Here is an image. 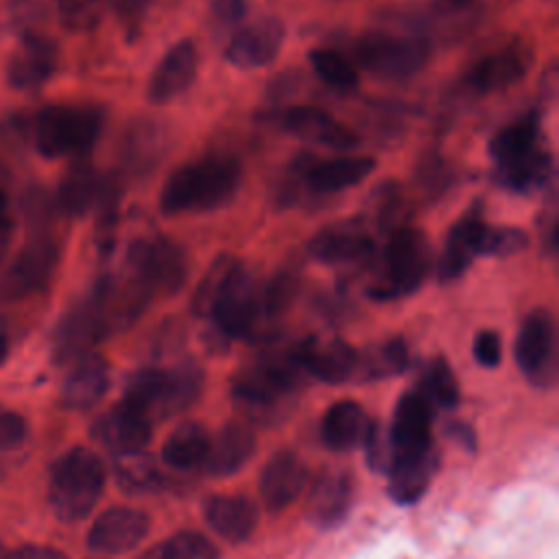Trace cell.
I'll use <instances>...</instances> for the list:
<instances>
[{
    "mask_svg": "<svg viewBox=\"0 0 559 559\" xmlns=\"http://www.w3.org/2000/svg\"><path fill=\"white\" fill-rule=\"evenodd\" d=\"M103 114L85 105H50L44 107L33 122V142L39 155L83 157L98 140Z\"/></svg>",
    "mask_w": 559,
    "mask_h": 559,
    "instance_id": "4",
    "label": "cell"
},
{
    "mask_svg": "<svg viewBox=\"0 0 559 559\" xmlns=\"http://www.w3.org/2000/svg\"><path fill=\"white\" fill-rule=\"evenodd\" d=\"M297 293V280L290 273H277L264 288H260V306L262 317L273 319L280 317Z\"/></svg>",
    "mask_w": 559,
    "mask_h": 559,
    "instance_id": "44",
    "label": "cell"
},
{
    "mask_svg": "<svg viewBox=\"0 0 559 559\" xmlns=\"http://www.w3.org/2000/svg\"><path fill=\"white\" fill-rule=\"evenodd\" d=\"M552 177V157L546 151H533L526 157L498 166V181L515 192H531L548 183Z\"/></svg>",
    "mask_w": 559,
    "mask_h": 559,
    "instance_id": "36",
    "label": "cell"
},
{
    "mask_svg": "<svg viewBox=\"0 0 559 559\" xmlns=\"http://www.w3.org/2000/svg\"><path fill=\"white\" fill-rule=\"evenodd\" d=\"M354 55L367 72L380 79H408L426 66L430 44L417 35L367 31L356 39Z\"/></svg>",
    "mask_w": 559,
    "mask_h": 559,
    "instance_id": "6",
    "label": "cell"
},
{
    "mask_svg": "<svg viewBox=\"0 0 559 559\" xmlns=\"http://www.w3.org/2000/svg\"><path fill=\"white\" fill-rule=\"evenodd\" d=\"M203 373L197 365L186 362L173 369H140L127 382L122 404L138 411L148 421L183 413L201 393Z\"/></svg>",
    "mask_w": 559,
    "mask_h": 559,
    "instance_id": "2",
    "label": "cell"
},
{
    "mask_svg": "<svg viewBox=\"0 0 559 559\" xmlns=\"http://www.w3.org/2000/svg\"><path fill=\"white\" fill-rule=\"evenodd\" d=\"M240 266H242V262L231 253H218L212 260V264L199 280V284L192 293V299H190V308L197 317H201V319L212 317V310H214L223 288L227 286V282L234 277V273Z\"/></svg>",
    "mask_w": 559,
    "mask_h": 559,
    "instance_id": "35",
    "label": "cell"
},
{
    "mask_svg": "<svg viewBox=\"0 0 559 559\" xmlns=\"http://www.w3.org/2000/svg\"><path fill=\"white\" fill-rule=\"evenodd\" d=\"M282 124L297 140L332 151H349L360 142V138L349 127L314 105H295L286 109Z\"/></svg>",
    "mask_w": 559,
    "mask_h": 559,
    "instance_id": "16",
    "label": "cell"
},
{
    "mask_svg": "<svg viewBox=\"0 0 559 559\" xmlns=\"http://www.w3.org/2000/svg\"><path fill=\"white\" fill-rule=\"evenodd\" d=\"M472 0H432L435 9L441 11V13H454V11H461L469 4Z\"/></svg>",
    "mask_w": 559,
    "mask_h": 559,
    "instance_id": "52",
    "label": "cell"
},
{
    "mask_svg": "<svg viewBox=\"0 0 559 559\" xmlns=\"http://www.w3.org/2000/svg\"><path fill=\"white\" fill-rule=\"evenodd\" d=\"M107 7V0H57L59 20L70 33L94 31Z\"/></svg>",
    "mask_w": 559,
    "mask_h": 559,
    "instance_id": "41",
    "label": "cell"
},
{
    "mask_svg": "<svg viewBox=\"0 0 559 559\" xmlns=\"http://www.w3.org/2000/svg\"><path fill=\"white\" fill-rule=\"evenodd\" d=\"M105 465L87 448H72L50 469L48 502L61 522L83 520L100 500Z\"/></svg>",
    "mask_w": 559,
    "mask_h": 559,
    "instance_id": "3",
    "label": "cell"
},
{
    "mask_svg": "<svg viewBox=\"0 0 559 559\" xmlns=\"http://www.w3.org/2000/svg\"><path fill=\"white\" fill-rule=\"evenodd\" d=\"M28 437V424L26 419L0 404V452H11L24 445Z\"/></svg>",
    "mask_w": 559,
    "mask_h": 559,
    "instance_id": "45",
    "label": "cell"
},
{
    "mask_svg": "<svg viewBox=\"0 0 559 559\" xmlns=\"http://www.w3.org/2000/svg\"><path fill=\"white\" fill-rule=\"evenodd\" d=\"M164 559H218L214 544L194 531H181L159 544Z\"/></svg>",
    "mask_w": 559,
    "mask_h": 559,
    "instance_id": "42",
    "label": "cell"
},
{
    "mask_svg": "<svg viewBox=\"0 0 559 559\" xmlns=\"http://www.w3.org/2000/svg\"><path fill=\"white\" fill-rule=\"evenodd\" d=\"M92 437L114 454L138 452L151 441V421L120 402L94 421Z\"/></svg>",
    "mask_w": 559,
    "mask_h": 559,
    "instance_id": "22",
    "label": "cell"
},
{
    "mask_svg": "<svg viewBox=\"0 0 559 559\" xmlns=\"http://www.w3.org/2000/svg\"><path fill=\"white\" fill-rule=\"evenodd\" d=\"M354 485L345 472H323L319 474L306 498V515L317 526H332L341 522L352 504Z\"/></svg>",
    "mask_w": 559,
    "mask_h": 559,
    "instance_id": "25",
    "label": "cell"
},
{
    "mask_svg": "<svg viewBox=\"0 0 559 559\" xmlns=\"http://www.w3.org/2000/svg\"><path fill=\"white\" fill-rule=\"evenodd\" d=\"M114 474H116L118 487L129 493H146L155 489L159 483L157 463L142 450L116 454Z\"/></svg>",
    "mask_w": 559,
    "mask_h": 559,
    "instance_id": "37",
    "label": "cell"
},
{
    "mask_svg": "<svg viewBox=\"0 0 559 559\" xmlns=\"http://www.w3.org/2000/svg\"><path fill=\"white\" fill-rule=\"evenodd\" d=\"M7 559H66L59 550L48 546H22L15 552H9Z\"/></svg>",
    "mask_w": 559,
    "mask_h": 559,
    "instance_id": "49",
    "label": "cell"
},
{
    "mask_svg": "<svg viewBox=\"0 0 559 559\" xmlns=\"http://www.w3.org/2000/svg\"><path fill=\"white\" fill-rule=\"evenodd\" d=\"M210 319H214L218 330L231 338L249 336L255 330L258 321L262 319L260 288L249 277L245 266H240L227 282Z\"/></svg>",
    "mask_w": 559,
    "mask_h": 559,
    "instance_id": "11",
    "label": "cell"
},
{
    "mask_svg": "<svg viewBox=\"0 0 559 559\" xmlns=\"http://www.w3.org/2000/svg\"><path fill=\"white\" fill-rule=\"evenodd\" d=\"M295 356L304 371L328 384H341L358 369V352L336 336H310L295 345Z\"/></svg>",
    "mask_w": 559,
    "mask_h": 559,
    "instance_id": "14",
    "label": "cell"
},
{
    "mask_svg": "<svg viewBox=\"0 0 559 559\" xmlns=\"http://www.w3.org/2000/svg\"><path fill=\"white\" fill-rule=\"evenodd\" d=\"M432 426V404L421 391L404 393L395 406L393 424L389 426L391 441L397 452V461L402 456L419 454L432 445L430 439Z\"/></svg>",
    "mask_w": 559,
    "mask_h": 559,
    "instance_id": "19",
    "label": "cell"
},
{
    "mask_svg": "<svg viewBox=\"0 0 559 559\" xmlns=\"http://www.w3.org/2000/svg\"><path fill=\"white\" fill-rule=\"evenodd\" d=\"M210 437L212 435L201 424L186 421L170 432V437L164 443L162 456L175 469L186 472V469L203 467L207 448H210Z\"/></svg>",
    "mask_w": 559,
    "mask_h": 559,
    "instance_id": "34",
    "label": "cell"
},
{
    "mask_svg": "<svg viewBox=\"0 0 559 559\" xmlns=\"http://www.w3.org/2000/svg\"><path fill=\"white\" fill-rule=\"evenodd\" d=\"M103 181L96 170L79 159L61 179L57 190V207L66 216H83L100 197Z\"/></svg>",
    "mask_w": 559,
    "mask_h": 559,
    "instance_id": "33",
    "label": "cell"
},
{
    "mask_svg": "<svg viewBox=\"0 0 559 559\" xmlns=\"http://www.w3.org/2000/svg\"><path fill=\"white\" fill-rule=\"evenodd\" d=\"M7 194H4V190H0V216H4L7 214Z\"/></svg>",
    "mask_w": 559,
    "mask_h": 559,
    "instance_id": "55",
    "label": "cell"
},
{
    "mask_svg": "<svg viewBox=\"0 0 559 559\" xmlns=\"http://www.w3.org/2000/svg\"><path fill=\"white\" fill-rule=\"evenodd\" d=\"M148 526V515L140 509L111 507L94 520L87 533V546L100 555L127 552L146 537Z\"/></svg>",
    "mask_w": 559,
    "mask_h": 559,
    "instance_id": "15",
    "label": "cell"
},
{
    "mask_svg": "<svg viewBox=\"0 0 559 559\" xmlns=\"http://www.w3.org/2000/svg\"><path fill=\"white\" fill-rule=\"evenodd\" d=\"M474 358L483 367H498L502 360V341L493 330H483L474 338Z\"/></svg>",
    "mask_w": 559,
    "mask_h": 559,
    "instance_id": "46",
    "label": "cell"
},
{
    "mask_svg": "<svg viewBox=\"0 0 559 559\" xmlns=\"http://www.w3.org/2000/svg\"><path fill=\"white\" fill-rule=\"evenodd\" d=\"M59 264V247L50 236H33L22 247L17 258L9 264V271L0 280V297L24 299L41 293Z\"/></svg>",
    "mask_w": 559,
    "mask_h": 559,
    "instance_id": "9",
    "label": "cell"
},
{
    "mask_svg": "<svg viewBox=\"0 0 559 559\" xmlns=\"http://www.w3.org/2000/svg\"><path fill=\"white\" fill-rule=\"evenodd\" d=\"M11 240H13V218L9 214H4V216H0V264L4 262V258L9 253Z\"/></svg>",
    "mask_w": 559,
    "mask_h": 559,
    "instance_id": "50",
    "label": "cell"
},
{
    "mask_svg": "<svg viewBox=\"0 0 559 559\" xmlns=\"http://www.w3.org/2000/svg\"><path fill=\"white\" fill-rule=\"evenodd\" d=\"M242 183V164L234 155H207L177 168L162 186L164 214L212 212L227 205Z\"/></svg>",
    "mask_w": 559,
    "mask_h": 559,
    "instance_id": "1",
    "label": "cell"
},
{
    "mask_svg": "<svg viewBox=\"0 0 559 559\" xmlns=\"http://www.w3.org/2000/svg\"><path fill=\"white\" fill-rule=\"evenodd\" d=\"M109 389L107 360L94 352L76 358L61 384V404L70 411H87Z\"/></svg>",
    "mask_w": 559,
    "mask_h": 559,
    "instance_id": "23",
    "label": "cell"
},
{
    "mask_svg": "<svg viewBox=\"0 0 559 559\" xmlns=\"http://www.w3.org/2000/svg\"><path fill=\"white\" fill-rule=\"evenodd\" d=\"M105 336H109V328L94 301L87 297L59 321L55 332V358L61 362H74L90 354V349Z\"/></svg>",
    "mask_w": 559,
    "mask_h": 559,
    "instance_id": "18",
    "label": "cell"
},
{
    "mask_svg": "<svg viewBox=\"0 0 559 559\" xmlns=\"http://www.w3.org/2000/svg\"><path fill=\"white\" fill-rule=\"evenodd\" d=\"M59 50L52 39L39 33H26L7 66V79L17 90L44 85L57 68Z\"/></svg>",
    "mask_w": 559,
    "mask_h": 559,
    "instance_id": "21",
    "label": "cell"
},
{
    "mask_svg": "<svg viewBox=\"0 0 559 559\" xmlns=\"http://www.w3.org/2000/svg\"><path fill=\"white\" fill-rule=\"evenodd\" d=\"M151 2L153 0H107V4L116 11L118 20L127 28H135L144 20Z\"/></svg>",
    "mask_w": 559,
    "mask_h": 559,
    "instance_id": "47",
    "label": "cell"
},
{
    "mask_svg": "<svg viewBox=\"0 0 559 559\" xmlns=\"http://www.w3.org/2000/svg\"><path fill=\"white\" fill-rule=\"evenodd\" d=\"M437 463H439V456L435 445H430L419 454L402 456L393 465V469L386 474L391 498L402 504L417 502L424 496L432 474L437 472Z\"/></svg>",
    "mask_w": 559,
    "mask_h": 559,
    "instance_id": "29",
    "label": "cell"
},
{
    "mask_svg": "<svg viewBox=\"0 0 559 559\" xmlns=\"http://www.w3.org/2000/svg\"><path fill=\"white\" fill-rule=\"evenodd\" d=\"M371 247V236L360 221H338L310 238L308 253L323 264H345L365 258Z\"/></svg>",
    "mask_w": 559,
    "mask_h": 559,
    "instance_id": "20",
    "label": "cell"
},
{
    "mask_svg": "<svg viewBox=\"0 0 559 559\" xmlns=\"http://www.w3.org/2000/svg\"><path fill=\"white\" fill-rule=\"evenodd\" d=\"M301 371L295 347L271 349L236 373L231 391L245 411L262 415L295 391Z\"/></svg>",
    "mask_w": 559,
    "mask_h": 559,
    "instance_id": "5",
    "label": "cell"
},
{
    "mask_svg": "<svg viewBox=\"0 0 559 559\" xmlns=\"http://www.w3.org/2000/svg\"><path fill=\"white\" fill-rule=\"evenodd\" d=\"M369 426L371 419L360 404L352 400H341L328 408L321 421V435L332 450L345 452L365 441Z\"/></svg>",
    "mask_w": 559,
    "mask_h": 559,
    "instance_id": "30",
    "label": "cell"
},
{
    "mask_svg": "<svg viewBox=\"0 0 559 559\" xmlns=\"http://www.w3.org/2000/svg\"><path fill=\"white\" fill-rule=\"evenodd\" d=\"M255 435L247 421H229L210 437V448L203 467L214 476L238 472L253 454Z\"/></svg>",
    "mask_w": 559,
    "mask_h": 559,
    "instance_id": "26",
    "label": "cell"
},
{
    "mask_svg": "<svg viewBox=\"0 0 559 559\" xmlns=\"http://www.w3.org/2000/svg\"><path fill=\"white\" fill-rule=\"evenodd\" d=\"M199 70V52L194 41L181 39L173 44L166 55L155 66L148 79V100L155 105H166L181 96L197 79Z\"/></svg>",
    "mask_w": 559,
    "mask_h": 559,
    "instance_id": "17",
    "label": "cell"
},
{
    "mask_svg": "<svg viewBox=\"0 0 559 559\" xmlns=\"http://www.w3.org/2000/svg\"><path fill=\"white\" fill-rule=\"evenodd\" d=\"M537 138H539V118L537 114H526L504 124L502 129H498L489 140L487 151L498 166H507L533 153Z\"/></svg>",
    "mask_w": 559,
    "mask_h": 559,
    "instance_id": "32",
    "label": "cell"
},
{
    "mask_svg": "<svg viewBox=\"0 0 559 559\" xmlns=\"http://www.w3.org/2000/svg\"><path fill=\"white\" fill-rule=\"evenodd\" d=\"M448 435H450V439H456L459 443H463L467 450L474 448V430H472L467 424L454 421V424L448 428Z\"/></svg>",
    "mask_w": 559,
    "mask_h": 559,
    "instance_id": "51",
    "label": "cell"
},
{
    "mask_svg": "<svg viewBox=\"0 0 559 559\" xmlns=\"http://www.w3.org/2000/svg\"><path fill=\"white\" fill-rule=\"evenodd\" d=\"M306 465L293 452H275L260 474V498L266 509H286L306 487Z\"/></svg>",
    "mask_w": 559,
    "mask_h": 559,
    "instance_id": "24",
    "label": "cell"
},
{
    "mask_svg": "<svg viewBox=\"0 0 559 559\" xmlns=\"http://www.w3.org/2000/svg\"><path fill=\"white\" fill-rule=\"evenodd\" d=\"M140 559H164V555H162L159 546H153V548H148L146 552H142Z\"/></svg>",
    "mask_w": 559,
    "mask_h": 559,
    "instance_id": "54",
    "label": "cell"
},
{
    "mask_svg": "<svg viewBox=\"0 0 559 559\" xmlns=\"http://www.w3.org/2000/svg\"><path fill=\"white\" fill-rule=\"evenodd\" d=\"M386 280L371 290L376 299H395L415 293L430 271V247L426 236L408 225L389 234L384 249Z\"/></svg>",
    "mask_w": 559,
    "mask_h": 559,
    "instance_id": "7",
    "label": "cell"
},
{
    "mask_svg": "<svg viewBox=\"0 0 559 559\" xmlns=\"http://www.w3.org/2000/svg\"><path fill=\"white\" fill-rule=\"evenodd\" d=\"M308 61L314 70V74L338 92H349L358 85V72L356 66L338 50L334 48H312L308 52Z\"/></svg>",
    "mask_w": 559,
    "mask_h": 559,
    "instance_id": "38",
    "label": "cell"
},
{
    "mask_svg": "<svg viewBox=\"0 0 559 559\" xmlns=\"http://www.w3.org/2000/svg\"><path fill=\"white\" fill-rule=\"evenodd\" d=\"M127 264L133 277L157 295L177 293L188 275V262L183 249L162 236L133 240L127 249Z\"/></svg>",
    "mask_w": 559,
    "mask_h": 559,
    "instance_id": "8",
    "label": "cell"
},
{
    "mask_svg": "<svg viewBox=\"0 0 559 559\" xmlns=\"http://www.w3.org/2000/svg\"><path fill=\"white\" fill-rule=\"evenodd\" d=\"M485 221L478 216L461 218L448 234L443 255L439 260L441 280L459 277L472 262L474 255H480V242L485 231Z\"/></svg>",
    "mask_w": 559,
    "mask_h": 559,
    "instance_id": "31",
    "label": "cell"
},
{
    "mask_svg": "<svg viewBox=\"0 0 559 559\" xmlns=\"http://www.w3.org/2000/svg\"><path fill=\"white\" fill-rule=\"evenodd\" d=\"M203 515L227 542H242L258 526V507L242 496H212L203 504Z\"/></svg>",
    "mask_w": 559,
    "mask_h": 559,
    "instance_id": "27",
    "label": "cell"
},
{
    "mask_svg": "<svg viewBox=\"0 0 559 559\" xmlns=\"http://www.w3.org/2000/svg\"><path fill=\"white\" fill-rule=\"evenodd\" d=\"M7 356H9V338H7V334L0 330V365L7 360Z\"/></svg>",
    "mask_w": 559,
    "mask_h": 559,
    "instance_id": "53",
    "label": "cell"
},
{
    "mask_svg": "<svg viewBox=\"0 0 559 559\" xmlns=\"http://www.w3.org/2000/svg\"><path fill=\"white\" fill-rule=\"evenodd\" d=\"M7 555H9V552H4V548L0 546V559H7Z\"/></svg>",
    "mask_w": 559,
    "mask_h": 559,
    "instance_id": "56",
    "label": "cell"
},
{
    "mask_svg": "<svg viewBox=\"0 0 559 559\" xmlns=\"http://www.w3.org/2000/svg\"><path fill=\"white\" fill-rule=\"evenodd\" d=\"M408 365V352L404 341L395 338L376 349H371L365 358L358 356V369L367 378H386L400 373Z\"/></svg>",
    "mask_w": 559,
    "mask_h": 559,
    "instance_id": "40",
    "label": "cell"
},
{
    "mask_svg": "<svg viewBox=\"0 0 559 559\" xmlns=\"http://www.w3.org/2000/svg\"><path fill=\"white\" fill-rule=\"evenodd\" d=\"M376 168V159L369 155H345L330 162L310 164L304 173L306 183L319 194H332L358 186Z\"/></svg>",
    "mask_w": 559,
    "mask_h": 559,
    "instance_id": "28",
    "label": "cell"
},
{
    "mask_svg": "<svg viewBox=\"0 0 559 559\" xmlns=\"http://www.w3.org/2000/svg\"><path fill=\"white\" fill-rule=\"evenodd\" d=\"M210 7L223 22H236L245 13V0H210Z\"/></svg>",
    "mask_w": 559,
    "mask_h": 559,
    "instance_id": "48",
    "label": "cell"
},
{
    "mask_svg": "<svg viewBox=\"0 0 559 559\" xmlns=\"http://www.w3.org/2000/svg\"><path fill=\"white\" fill-rule=\"evenodd\" d=\"M513 352L520 371L528 380L537 384H550L555 380V319L546 308L526 314L518 330Z\"/></svg>",
    "mask_w": 559,
    "mask_h": 559,
    "instance_id": "10",
    "label": "cell"
},
{
    "mask_svg": "<svg viewBox=\"0 0 559 559\" xmlns=\"http://www.w3.org/2000/svg\"><path fill=\"white\" fill-rule=\"evenodd\" d=\"M362 443H365V452H367L365 459H367L369 467L378 474H389L393 469V465L397 463V452L391 441L389 428H382L380 424L371 421Z\"/></svg>",
    "mask_w": 559,
    "mask_h": 559,
    "instance_id": "43",
    "label": "cell"
},
{
    "mask_svg": "<svg viewBox=\"0 0 559 559\" xmlns=\"http://www.w3.org/2000/svg\"><path fill=\"white\" fill-rule=\"evenodd\" d=\"M286 37V26L277 17H258L234 33L225 48V59L240 70L271 66Z\"/></svg>",
    "mask_w": 559,
    "mask_h": 559,
    "instance_id": "12",
    "label": "cell"
},
{
    "mask_svg": "<svg viewBox=\"0 0 559 559\" xmlns=\"http://www.w3.org/2000/svg\"><path fill=\"white\" fill-rule=\"evenodd\" d=\"M533 66V50L522 44H504L480 57L465 74L467 87L478 94H493L515 85L528 74Z\"/></svg>",
    "mask_w": 559,
    "mask_h": 559,
    "instance_id": "13",
    "label": "cell"
},
{
    "mask_svg": "<svg viewBox=\"0 0 559 559\" xmlns=\"http://www.w3.org/2000/svg\"><path fill=\"white\" fill-rule=\"evenodd\" d=\"M421 393L428 397L432 406L452 408L459 402V384L450 369V365L443 358H435L421 378Z\"/></svg>",
    "mask_w": 559,
    "mask_h": 559,
    "instance_id": "39",
    "label": "cell"
}]
</instances>
